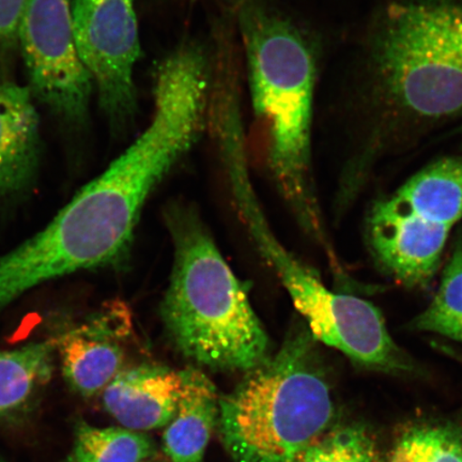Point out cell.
<instances>
[{
    "instance_id": "cell-1",
    "label": "cell",
    "mask_w": 462,
    "mask_h": 462,
    "mask_svg": "<svg viewBox=\"0 0 462 462\" xmlns=\"http://www.w3.org/2000/svg\"><path fill=\"white\" fill-rule=\"evenodd\" d=\"M187 153L176 126L150 121L49 225L0 256V314L45 282L119 263L129 252L149 196Z\"/></svg>"
},
{
    "instance_id": "cell-2",
    "label": "cell",
    "mask_w": 462,
    "mask_h": 462,
    "mask_svg": "<svg viewBox=\"0 0 462 462\" xmlns=\"http://www.w3.org/2000/svg\"><path fill=\"white\" fill-rule=\"evenodd\" d=\"M234 10L271 175L300 226L327 245L311 170L313 53L299 29L263 0H235Z\"/></svg>"
},
{
    "instance_id": "cell-3",
    "label": "cell",
    "mask_w": 462,
    "mask_h": 462,
    "mask_svg": "<svg viewBox=\"0 0 462 462\" xmlns=\"http://www.w3.org/2000/svg\"><path fill=\"white\" fill-rule=\"evenodd\" d=\"M173 245L169 287L161 305L173 348L200 366L250 372L271 356L267 331L195 208L164 210Z\"/></svg>"
},
{
    "instance_id": "cell-4",
    "label": "cell",
    "mask_w": 462,
    "mask_h": 462,
    "mask_svg": "<svg viewBox=\"0 0 462 462\" xmlns=\"http://www.w3.org/2000/svg\"><path fill=\"white\" fill-rule=\"evenodd\" d=\"M334 417L317 340L300 322L274 355L219 398L217 426L234 462H297Z\"/></svg>"
},
{
    "instance_id": "cell-5",
    "label": "cell",
    "mask_w": 462,
    "mask_h": 462,
    "mask_svg": "<svg viewBox=\"0 0 462 462\" xmlns=\"http://www.w3.org/2000/svg\"><path fill=\"white\" fill-rule=\"evenodd\" d=\"M377 68L391 99L423 118L462 112V0H417L388 11Z\"/></svg>"
},
{
    "instance_id": "cell-6",
    "label": "cell",
    "mask_w": 462,
    "mask_h": 462,
    "mask_svg": "<svg viewBox=\"0 0 462 462\" xmlns=\"http://www.w3.org/2000/svg\"><path fill=\"white\" fill-rule=\"evenodd\" d=\"M72 21L102 111L114 129L128 128L137 113L134 70L141 56L134 0H74Z\"/></svg>"
},
{
    "instance_id": "cell-7",
    "label": "cell",
    "mask_w": 462,
    "mask_h": 462,
    "mask_svg": "<svg viewBox=\"0 0 462 462\" xmlns=\"http://www.w3.org/2000/svg\"><path fill=\"white\" fill-rule=\"evenodd\" d=\"M72 0H27L17 43L32 94L60 118L82 124L88 114L92 80L75 43Z\"/></svg>"
},
{
    "instance_id": "cell-8",
    "label": "cell",
    "mask_w": 462,
    "mask_h": 462,
    "mask_svg": "<svg viewBox=\"0 0 462 462\" xmlns=\"http://www.w3.org/2000/svg\"><path fill=\"white\" fill-rule=\"evenodd\" d=\"M368 239L383 268L409 287L430 284L440 265L450 227L378 201L368 217Z\"/></svg>"
},
{
    "instance_id": "cell-9",
    "label": "cell",
    "mask_w": 462,
    "mask_h": 462,
    "mask_svg": "<svg viewBox=\"0 0 462 462\" xmlns=\"http://www.w3.org/2000/svg\"><path fill=\"white\" fill-rule=\"evenodd\" d=\"M130 330L128 308L112 303L60 335L58 352L68 384L86 398L103 393L124 371L123 343Z\"/></svg>"
},
{
    "instance_id": "cell-10",
    "label": "cell",
    "mask_w": 462,
    "mask_h": 462,
    "mask_svg": "<svg viewBox=\"0 0 462 462\" xmlns=\"http://www.w3.org/2000/svg\"><path fill=\"white\" fill-rule=\"evenodd\" d=\"M182 388V371L143 364L124 369L104 390L103 403L125 429L158 430L175 415Z\"/></svg>"
},
{
    "instance_id": "cell-11",
    "label": "cell",
    "mask_w": 462,
    "mask_h": 462,
    "mask_svg": "<svg viewBox=\"0 0 462 462\" xmlns=\"http://www.w3.org/2000/svg\"><path fill=\"white\" fill-rule=\"evenodd\" d=\"M29 87L0 83V199L32 186L40 159L39 116Z\"/></svg>"
},
{
    "instance_id": "cell-12",
    "label": "cell",
    "mask_w": 462,
    "mask_h": 462,
    "mask_svg": "<svg viewBox=\"0 0 462 462\" xmlns=\"http://www.w3.org/2000/svg\"><path fill=\"white\" fill-rule=\"evenodd\" d=\"M182 373V393L176 413L166 426L163 448L171 462H202L217 425L221 397L200 369L188 367Z\"/></svg>"
},
{
    "instance_id": "cell-13",
    "label": "cell",
    "mask_w": 462,
    "mask_h": 462,
    "mask_svg": "<svg viewBox=\"0 0 462 462\" xmlns=\"http://www.w3.org/2000/svg\"><path fill=\"white\" fill-rule=\"evenodd\" d=\"M385 200L397 210L452 228L462 218V155L425 167Z\"/></svg>"
},
{
    "instance_id": "cell-14",
    "label": "cell",
    "mask_w": 462,
    "mask_h": 462,
    "mask_svg": "<svg viewBox=\"0 0 462 462\" xmlns=\"http://www.w3.org/2000/svg\"><path fill=\"white\" fill-rule=\"evenodd\" d=\"M60 342V335L0 351V417L24 407L49 383Z\"/></svg>"
},
{
    "instance_id": "cell-15",
    "label": "cell",
    "mask_w": 462,
    "mask_h": 462,
    "mask_svg": "<svg viewBox=\"0 0 462 462\" xmlns=\"http://www.w3.org/2000/svg\"><path fill=\"white\" fill-rule=\"evenodd\" d=\"M153 453L152 439L141 431L82 424L67 462H143Z\"/></svg>"
},
{
    "instance_id": "cell-16",
    "label": "cell",
    "mask_w": 462,
    "mask_h": 462,
    "mask_svg": "<svg viewBox=\"0 0 462 462\" xmlns=\"http://www.w3.org/2000/svg\"><path fill=\"white\" fill-rule=\"evenodd\" d=\"M410 328L462 343V235L456 241L435 299Z\"/></svg>"
},
{
    "instance_id": "cell-17",
    "label": "cell",
    "mask_w": 462,
    "mask_h": 462,
    "mask_svg": "<svg viewBox=\"0 0 462 462\" xmlns=\"http://www.w3.org/2000/svg\"><path fill=\"white\" fill-rule=\"evenodd\" d=\"M386 462H462V432L441 424L410 427L397 439Z\"/></svg>"
},
{
    "instance_id": "cell-18",
    "label": "cell",
    "mask_w": 462,
    "mask_h": 462,
    "mask_svg": "<svg viewBox=\"0 0 462 462\" xmlns=\"http://www.w3.org/2000/svg\"><path fill=\"white\" fill-rule=\"evenodd\" d=\"M297 462H384L375 439L360 423L332 425Z\"/></svg>"
},
{
    "instance_id": "cell-19",
    "label": "cell",
    "mask_w": 462,
    "mask_h": 462,
    "mask_svg": "<svg viewBox=\"0 0 462 462\" xmlns=\"http://www.w3.org/2000/svg\"><path fill=\"white\" fill-rule=\"evenodd\" d=\"M27 0H0V51L17 43L20 21Z\"/></svg>"
},
{
    "instance_id": "cell-20",
    "label": "cell",
    "mask_w": 462,
    "mask_h": 462,
    "mask_svg": "<svg viewBox=\"0 0 462 462\" xmlns=\"http://www.w3.org/2000/svg\"><path fill=\"white\" fill-rule=\"evenodd\" d=\"M436 348H438L440 351H443L444 354H447L450 357H453V359L457 360L462 363V355L459 354V352L457 350L450 348V346H446V345H437Z\"/></svg>"
}]
</instances>
